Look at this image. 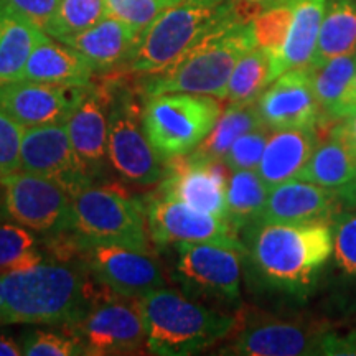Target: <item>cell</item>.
Returning a JSON list of instances; mask_svg holds the SVG:
<instances>
[{"instance_id": "cell-11", "label": "cell", "mask_w": 356, "mask_h": 356, "mask_svg": "<svg viewBox=\"0 0 356 356\" xmlns=\"http://www.w3.org/2000/svg\"><path fill=\"white\" fill-rule=\"evenodd\" d=\"M81 341L84 355H139L147 350V335L136 299L111 293L78 322L65 325Z\"/></svg>"}, {"instance_id": "cell-10", "label": "cell", "mask_w": 356, "mask_h": 356, "mask_svg": "<svg viewBox=\"0 0 356 356\" xmlns=\"http://www.w3.org/2000/svg\"><path fill=\"white\" fill-rule=\"evenodd\" d=\"M229 341L220 355L238 356H300L327 355L333 332L328 323L307 320L238 317Z\"/></svg>"}, {"instance_id": "cell-4", "label": "cell", "mask_w": 356, "mask_h": 356, "mask_svg": "<svg viewBox=\"0 0 356 356\" xmlns=\"http://www.w3.org/2000/svg\"><path fill=\"white\" fill-rule=\"evenodd\" d=\"M147 335V351L186 356L210 348L234 330L238 317L210 309L185 292L159 287L136 299Z\"/></svg>"}, {"instance_id": "cell-35", "label": "cell", "mask_w": 356, "mask_h": 356, "mask_svg": "<svg viewBox=\"0 0 356 356\" xmlns=\"http://www.w3.org/2000/svg\"><path fill=\"white\" fill-rule=\"evenodd\" d=\"M178 0H106L108 17L131 25L142 33L152 22Z\"/></svg>"}, {"instance_id": "cell-2", "label": "cell", "mask_w": 356, "mask_h": 356, "mask_svg": "<svg viewBox=\"0 0 356 356\" xmlns=\"http://www.w3.org/2000/svg\"><path fill=\"white\" fill-rule=\"evenodd\" d=\"M246 256L264 286L300 296L333 252L332 221L259 222L244 229Z\"/></svg>"}, {"instance_id": "cell-34", "label": "cell", "mask_w": 356, "mask_h": 356, "mask_svg": "<svg viewBox=\"0 0 356 356\" xmlns=\"http://www.w3.org/2000/svg\"><path fill=\"white\" fill-rule=\"evenodd\" d=\"M293 19V0H273L252 19L257 47L275 58L286 43Z\"/></svg>"}, {"instance_id": "cell-16", "label": "cell", "mask_w": 356, "mask_h": 356, "mask_svg": "<svg viewBox=\"0 0 356 356\" xmlns=\"http://www.w3.org/2000/svg\"><path fill=\"white\" fill-rule=\"evenodd\" d=\"M89 86H65L15 79L0 81V109L22 127L66 124L84 97Z\"/></svg>"}, {"instance_id": "cell-39", "label": "cell", "mask_w": 356, "mask_h": 356, "mask_svg": "<svg viewBox=\"0 0 356 356\" xmlns=\"http://www.w3.org/2000/svg\"><path fill=\"white\" fill-rule=\"evenodd\" d=\"M24 127L0 109V177L22 168L20 149Z\"/></svg>"}, {"instance_id": "cell-27", "label": "cell", "mask_w": 356, "mask_h": 356, "mask_svg": "<svg viewBox=\"0 0 356 356\" xmlns=\"http://www.w3.org/2000/svg\"><path fill=\"white\" fill-rule=\"evenodd\" d=\"M44 37L43 30L0 0V81L20 79L33 48Z\"/></svg>"}, {"instance_id": "cell-37", "label": "cell", "mask_w": 356, "mask_h": 356, "mask_svg": "<svg viewBox=\"0 0 356 356\" xmlns=\"http://www.w3.org/2000/svg\"><path fill=\"white\" fill-rule=\"evenodd\" d=\"M22 350L26 356H78L84 355L81 341L70 332L32 330L22 340Z\"/></svg>"}, {"instance_id": "cell-20", "label": "cell", "mask_w": 356, "mask_h": 356, "mask_svg": "<svg viewBox=\"0 0 356 356\" xmlns=\"http://www.w3.org/2000/svg\"><path fill=\"white\" fill-rule=\"evenodd\" d=\"M343 208L338 190L325 188L296 178L270 188L254 225L332 221L338 213L343 211Z\"/></svg>"}, {"instance_id": "cell-22", "label": "cell", "mask_w": 356, "mask_h": 356, "mask_svg": "<svg viewBox=\"0 0 356 356\" xmlns=\"http://www.w3.org/2000/svg\"><path fill=\"white\" fill-rule=\"evenodd\" d=\"M320 140L322 136L317 126L286 129L270 134L257 167V173L269 190L289 180H296L318 147Z\"/></svg>"}, {"instance_id": "cell-21", "label": "cell", "mask_w": 356, "mask_h": 356, "mask_svg": "<svg viewBox=\"0 0 356 356\" xmlns=\"http://www.w3.org/2000/svg\"><path fill=\"white\" fill-rule=\"evenodd\" d=\"M139 37L140 33L131 25L104 17L95 26L65 43L81 53L96 74H109L121 68L127 70Z\"/></svg>"}, {"instance_id": "cell-45", "label": "cell", "mask_w": 356, "mask_h": 356, "mask_svg": "<svg viewBox=\"0 0 356 356\" xmlns=\"http://www.w3.org/2000/svg\"><path fill=\"white\" fill-rule=\"evenodd\" d=\"M2 300H3V292H2V274H0V309H2Z\"/></svg>"}, {"instance_id": "cell-46", "label": "cell", "mask_w": 356, "mask_h": 356, "mask_svg": "<svg viewBox=\"0 0 356 356\" xmlns=\"http://www.w3.org/2000/svg\"><path fill=\"white\" fill-rule=\"evenodd\" d=\"M355 84H356V79H355Z\"/></svg>"}, {"instance_id": "cell-8", "label": "cell", "mask_w": 356, "mask_h": 356, "mask_svg": "<svg viewBox=\"0 0 356 356\" xmlns=\"http://www.w3.org/2000/svg\"><path fill=\"white\" fill-rule=\"evenodd\" d=\"M111 108L108 155L119 177L131 184L149 186L165 177L167 163L147 139L137 95L122 79L109 78Z\"/></svg>"}, {"instance_id": "cell-12", "label": "cell", "mask_w": 356, "mask_h": 356, "mask_svg": "<svg viewBox=\"0 0 356 356\" xmlns=\"http://www.w3.org/2000/svg\"><path fill=\"white\" fill-rule=\"evenodd\" d=\"M0 186L10 221L43 236L71 231V197L55 181L22 170L0 177Z\"/></svg>"}, {"instance_id": "cell-1", "label": "cell", "mask_w": 356, "mask_h": 356, "mask_svg": "<svg viewBox=\"0 0 356 356\" xmlns=\"http://www.w3.org/2000/svg\"><path fill=\"white\" fill-rule=\"evenodd\" d=\"M0 325H70L111 293L92 277L83 261L51 257L29 269L2 274Z\"/></svg>"}, {"instance_id": "cell-30", "label": "cell", "mask_w": 356, "mask_h": 356, "mask_svg": "<svg viewBox=\"0 0 356 356\" xmlns=\"http://www.w3.org/2000/svg\"><path fill=\"white\" fill-rule=\"evenodd\" d=\"M262 124L264 122L257 109V101L248 102V104H229V108L220 115L207 139L191 154L202 159L222 160L238 137Z\"/></svg>"}, {"instance_id": "cell-32", "label": "cell", "mask_w": 356, "mask_h": 356, "mask_svg": "<svg viewBox=\"0 0 356 356\" xmlns=\"http://www.w3.org/2000/svg\"><path fill=\"white\" fill-rule=\"evenodd\" d=\"M108 17L106 0H60L44 33L65 43Z\"/></svg>"}, {"instance_id": "cell-28", "label": "cell", "mask_w": 356, "mask_h": 356, "mask_svg": "<svg viewBox=\"0 0 356 356\" xmlns=\"http://www.w3.org/2000/svg\"><path fill=\"white\" fill-rule=\"evenodd\" d=\"M356 53V0H327L317 48L309 66Z\"/></svg>"}, {"instance_id": "cell-42", "label": "cell", "mask_w": 356, "mask_h": 356, "mask_svg": "<svg viewBox=\"0 0 356 356\" xmlns=\"http://www.w3.org/2000/svg\"><path fill=\"white\" fill-rule=\"evenodd\" d=\"M24 355L22 343H17L15 340L7 335H0V356H20Z\"/></svg>"}, {"instance_id": "cell-26", "label": "cell", "mask_w": 356, "mask_h": 356, "mask_svg": "<svg viewBox=\"0 0 356 356\" xmlns=\"http://www.w3.org/2000/svg\"><path fill=\"white\" fill-rule=\"evenodd\" d=\"M355 175L356 154L338 129V122H335L325 136V140H320L309 162L299 172L297 180L338 190L350 184Z\"/></svg>"}, {"instance_id": "cell-19", "label": "cell", "mask_w": 356, "mask_h": 356, "mask_svg": "<svg viewBox=\"0 0 356 356\" xmlns=\"http://www.w3.org/2000/svg\"><path fill=\"white\" fill-rule=\"evenodd\" d=\"M109 108L111 89L106 79L101 84H91L81 106L65 124L71 145L96 180L106 175L109 163Z\"/></svg>"}, {"instance_id": "cell-41", "label": "cell", "mask_w": 356, "mask_h": 356, "mask_svg": "<svg viewBox=\"0 0 356 356\" xmlns=\"http://www.w3.org/2000/svg\"><path fill=\"white\" fill-rule=\"evenodd\" d=\"M338 129H340V132L343 134L345 140L348 142L350 147L356 154V108L351 111L346 118L341 119V121H338Z\"/></svg>"}, {"instance_id": "cell-15", "label": "cell", "mask_w": 356, "mask_h": 356, "mask_svg": "<svg viewBox=\"0 0 356 356\" xmlns=\"http://www.w3.org/2000/svg\"><path fill=\"white\" fill-rule=\"evenodd\" d=\"M79 249L81 261L92 277L119 296L137 299L154 289L165 287V275L154 259V252L83 239H79Z\"/></svg>"}, {"instance_id": "cell-33", "label": "cell", "mask_w": 356, "mask_h": 356, "mask_svg": "<svg viewBox=\"0 0 356 356\" xmlns=\"http://www.w3.org/2000/svg\"><path fill=\"white\" fill-rule=\"evenodd\" d=\"M35 234L19 222H0V274L29 269L44 259Z\"/></svg>"}, {"instance_id": "cell-24", "label": "cell", "mask_w": 356, "mask_h": 356, "mask_svg": "<svg viewBox=\"0 0 356 356\" xmlns=\"http://www.w3.org/2000/svg\"><path fill=\"white\" fill-rule=\"evenodd\" d=\"M307 68L322 113L317 124L337 122L346 118L356 108V53Z\"/></svg>"}, {"instance_id": "cell-29", "label": "cell", "mask_w": 356, "mask_h": 356, "mask_svg": "<svg viewBox=\"0 0 356 356\" xmlns=\"http://www.w3.org/2000/svg\"><path fill=\"white\" fill-rule=\"evenodd\" d=\"M269 191V186L257 170L233 172L226 193V203H228L226 220L238 233L254 225L264 208Z\"/></svg>"}, {"instance_id": "cell-40", "label": "cell", "mask_w": 356, "mask_h": 356, "mask_svg": "<svg viewBox=\"0 0 356 356\" xmlns=\"http://www.w3.org/2000/svg\"><path fill=\"white\" fill-rule=\"evenodd\" d=\"M3 2L44 32L55 15L60 0H3Z\"/></svg>"}, {"instance_id": "cell-23", "label": "cell", "mask_w": 356, "mask_h": 356, "mask_svg": "<svg viewBox=\"0 0 356 356\" xmlns=\"http://www.w3.org/2000/svg\"><path fill=\"white\" fill-rule=\"evenodd\" d=\"M95 74L92 66L81 53L47 35L33 48L20 79L65 86H89Z\"/></svg>"}, {"instance_id": "cell-17", "label": "cell", "mask_w": 356, "mask_h": 356, "mask_svg": "<svg viewBox=\"0 0 356 356\" xmlns=\"http://www.w3.org/2000/svg\"><path fill=\"white\" fill-rule=\"evenodd\" d=\"M222 160L202 159L190 154L167 162V172L160 181L159 195L185 203L193 210L226 218L228 215L229 178Z\"/></svg>"}, {"instance_id": "cell-38", "label": "cell", "mask_w": 356, "mask_h": 356, "mask_svg": "<svg viewBox=\"0 0 356 356\" xmlns=\"http://www.w3.org/2000/svg\"><path fill=\"white\" fill-rule=\"evenodd\" d=\"M333 225V254L345 274L356 275V211L338 213Z\"/></svg>"}, {"instance_id": "cell-9", "label": "cell", "mask_w": 356, "mask_h": 356, "mask_svg": "<svg viewBox=\"0 0 356 356\" xmlns=\"http://www.w3.org/2000/svg\"><path fill=\"white\" fill-rule=\"evenodd\" d=\"M173 277L195 300L236 305L241 300V262L238 249L211 243H177Z\"/></svg>"}, {"instance_id": "cell-13", "label": "cell", "mask_w": 356, "mask_h": 356, "mask_svg": "<svg viewBox=\"0 0 356 356\" xmlns=\"http://www.w3.org/2000/svg\"><path fill=\"white\" fill-rule=\"evenodd\" d=\"M145 215L150 239L157 248L177 243H211L246 254V244L226 218L193 210L159 193L147 200Z\"/></svg>"}, {"instance_id": "cell-31", "label": "cell", "mask_w": 356, "mask_h": 356, "mask_svg": "<svg viewBox=\"0 0 356 356\" xmlns=\"http://www.w3.org/2000/svg\"><path fill=\"white\" fill-rule=\"evenodd\" d=\"M270 84V55L264 48L254 47L241 56L231 73L228 99L231 104L256 102Z\"/></svg>"}, {"instance_id": "cell-43", "label": "cell", "mask_w": 356, "mask_h": 356, "mask_svg": "<svg viewBox=\"0 0 356 356\" xmlns=\"http://www.w3.org/2000/svg\"><path fill=\"white\" fill-rule=\"evenodd\" d=\"M338 193H340L345 208H356V175L350 184L338 188Z\"/></svg>"}, {"instance_id": "cell-44", "label": "cell", "mask_w": 356, "mask_h": 356, "mask_svg": "<svg viewBox=\"0 0 356 356\" xmlns=\"http://www.w3.org/2000/svg\"><path fill=\"white\" fill-rule=\"evenodd\" d=\"M244 2H249V3H256V6H267L269 2H273V0H244Z\"/></svg>"}, {"instance_id": "cell-5", "label": "cell", "mask_w": 356, "mask_h": 356, "mask_svg": "<svg viewBox=\"0 0 356 356\" xmlns=\"http://www.w3.org/2000/svg\"><path fill=\"white\" fill-rule=\"evenodd\" d=\"M236 13H243L238 0H178L140 33L127 71L160 73Z\"/></svg>"}, {"instance_id": "cell-7", "label": "cell", "mask_w": 356, "mask_h": 356, "mask_svg": "<svg viewBox=\"0 0 356 356\" xmlns=\"http://www.w3.org/2000/svg\"><path fill=\"white\" fill-rule=\"evenodd\" d=\"M145 99V136L165 163L195 152L221 115L220 102L207 95L163 92Z\"/></svg>"}, {"instance_id": "cell-25", "label": "cell", "mask_w": 356, "mask_h": 356, "mask_svg": "<svg viewBox=\"0 0 356 356\" xmlns=\"http://www.w3.org/2000/svg\"><path fill=\"white\" fill-rule=\"evenodd\" d=\"M327 0H293V19L282 50L270 60V83L289 70L309 66L317 48Z\"/></svg>"}, {"instance_id": "cell-18", "label": "cell", "mask_w": 356, "mask_h": 356, "mask_svg": "<svg viewBox=\"0 0 356 356\" xmlns=\"http://www.w3.org/2000/svg\"><path fill=\"white\" fill-rule=\"evenodd\" d=\"M257 109L270 131L314 127L320 121V106L307 66L289 70L275 78L257 99Z\"/></svg>"}, {"instance_id": "cell-6", "label": "cell", "mask_w": 356, "mask_h": 356, "mask_svg": "<svg viewBox=\"0 0 356 356\" xmlns=\"http://www.w3.org/2000/svg\"><path fill=\"white\" fill-rule=\"evenodd\" d=\"M71 231L86 243L154 252L145 204L114 184L92 185L71 198Z\"/></svg>"}, {"instance_id": "cell-3", "label": "cell", "mask_w": 356, "mask_h": 356, "mask_svg": "<svg viewBox=\"0 0 356 356\" xmlns=\"http://www.w3.org/2000/svg\"><path fill=\"white\" fill-rule=\"evenodd\" d=\"M257 47L252 20L236 13L186 50L160 73L145 74L140 84L145 97L163 92H193L216 99L228 97V83L236 63Z\"/></svg>"}, {"instance_id": "cell-14", "label": "cell", "mask_w": 356, "mask_h": 356, "mask_svg": "<svg viewBox=\"0 0 356 356\" xmlns=\"http://www.w3.org/2000/svg\"><path fill=\"white\" fill-rule=\"evenodd\" d=\"M22 170L55 181L71 198L96 185V178L71 145L65 124L24 127Z\"/></svg>"}, {"instance_id": "cell-36", "label": "cell", "mask_w": 356, "mask_h": 356, "mask_svg": "<svg viewBox=\"0 0 356 356\" xmlns=\"http://www.w3.org/2000/svg\"><path fill=\"white\" fill-rule=\"evenodd\" d=\"M270 134H273V131H270L266 124L243 134V136L238 137V139L234 140V144L229 147L228 154L225 155L222 162L226 163V167H228L231 172L257 170Z\"/></svg>"}]
</instances>
